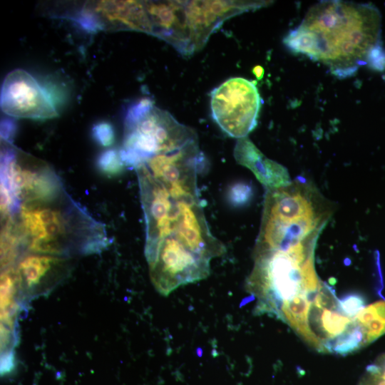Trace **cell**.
<instances>
[{"label": "cell", "mask_w": 385, "mask_h": 385, "mask_svg": "<svg viewBox=\"0 0 385 385\" xmlns=\"http://www.w3.org/2000/svg\"><path fill=\"white\" fill-rule=\"evenodd\" d=\"M339 305L344 314L354 318L358 312L364 307L365 300L358 294H350L339 299Z\"/></svg>", "instance_id": "17"}, {"label": "cell", "mask_w": 385, "mask_h": 385, "mask_svg": "<svg viewBox=\"0 0 385 385\" xmlns=\"http://www.w3.org/2000/svg\"><path fill=\"white\" fill-rule=\"evenodd\" d=\"M252 73L257 80H261L264 76L265 70L261 66L257 65L252 68Z\"/></svg>", "instance_id": "21"}, {"label": "cell", "mask_w": 385, "mask_h": 385, "mask_svg": "<svg viewBox=\"0 0 385 385\" xmlns=\"http://www.w3.org/2000/svg\"><path fill=\"white\" fill-rule=\"evenodd\" d=\"M20 286L16 268H5L1 274V327L14 332V322L19 309L16 297Z\"/></svg>", "instance_id": "11"}, {"label": "cell", "mask_w": 385, "mask_h": 385, "mask_svg": "<svg viewBox=\"0 0 385 385\" xmlns=\"http://www.w3.org/2000/svg\"><path fill=\"white\" fill-rule=\"evenodd\" d=\"M366 64L376 71L385 70V49L381 43L371 50L366 58Z\"/></svg>", "instance_id": "19"}, {"label": "cell", "mask_w": 385, "mask_h": 385, "mask_svg": "<svg viewBox=\"0 0 385 385\" xmlns=\"http://www.w3.org/2000/svg\"><path fill=\"white\" fill-rule=\"evenodd\" d=\"M14 130V123L11 120H4L1 125V139L11 142Z\"/></svg>", "instance_id": "20"}, {"label": "cell", "mask_w": 385, "mask_h": 385, "mask_svg": "<svg viewBox=\"0 0 385 385\" xmlns=\"http://www.w3.org/2000/svg\"><path fill=\"white\" fill-rule=\"evenodd\" d=\"M67 257L30 252L19 260L15 267L21 289L27 292L49 288L68 272Z\"/></svg>", "instance_id": "9"}, {"label": "cell", "mask_w": 385, "mask_h": 385, "mask_svg": "<svg viewBox=\"0 0 385 385\" xmlns=\"http://www.w3.org/2000/svg\"><path fill=\"white\" fill-rule=\"evenodd\" d=\"M1 222V265L4 270L13 266L26 250L16 216L2 219Z\"/></svg>", "instance_id": "12"}, {"label": "cell", "mask_w": 385, "mask_h": 385, "mask_svg": "<svg viewBox=\"0 0 385 385\" xmlns=\"http://www.w3.org/2000/svg\"><path fill=\"white\" fill-rule=\"evenodd\" d=\"M136 171L145 222V255L155 247L168 225L179 222L202 207L199 194L174 195L140 165Z\"/></svg>", "instance_id": "6"}, {"label": "cell", "mask_w": 385, "mask_h": 385, "mask_svg": "<svg viewBox=\"0 0 385 385\" xmlns=\"http://www.w3.org/2000/svg\"><path fill=\"white\" fill-rule=\"evenodd\" d=\"M319 236L255 245L254 266L246 280V289L257 299L256 313L291 324L307 321L316 298L327 285L319 279L314 267Z\"/></svg>", "instance_id": "2"}, {"label": "cell", "mask_w": 385, "mask_h": 385, "mask_svg": "<svg viewBox=\"0 0 385 385\" xmlns=\"http://www.w3.org/2000/svg\"><path fill=\"white\" fill-rule=\"evenodd\" d=\"M16 220L25 250L68 257L97 253L110 242L105 225L64 191L21 205Z\"/></svg>", "instance_id": "3"}, {"label": "cell", "mask_w": 385, "mask_h": 385, "mask_svg": "<svg viewBox=\"0 0 385 385\" xmlns=\"http://www.w3.org/2000/svg\"><path fill=\"white\" fill-rule=\"evenodd\" d=\"M93 135L96 141L102 146H109L114 141L113 127L108 123H100L93 128Z\"/></svg>", "instance_id": "18"}, {"label": "cell", "mask_w": 385, "mask_h": 385, "mask_svg": "<svg viewBox=\"0 0 385 385\" xmlns=\"http://www.w3.org/2000/svg\"><path fill=\"white\" fill-rule=\"evenodd\" d=\"M360 327L366 346L385 334V301L364 307L354 317Z\"/></svg>", "instance_id": "13"}, {"label": "cell", "mask_w": 385, "mask_h": 385, "mask_svg": "<svg viewBox=\"0 0 385 385\" xmlns=\"http://www.w3.org/2000/svg\"><path fill=\"white\" fill-rule=\"evenodd\" d=\"M233 154L237 163L250 170L267 190L292 181L287 168L267 158L248 137L237 139Z\"/></svg>", "instance_id": "10"}, {"label": "cell", "mask_w": 385, "mask_h": 385, "mask_svg": "<svg viewBox=\"0 0 385 385\" xmlns=\"http://www.w3.org/2000/svg\"><path fill=\"white\" fill-rule=\"evenodd\" d=\"M1 108L8 115L48 119L58 115L51 96L27 71L18 68L5 77L1 90Z\"/></svg>", "instance_id": "8"}, {"label": "cell", "mask_w": 385, "mask_h": 385, "mask_svg": "<svg viewBox=\"0 0 385 385\" xmlns=\"http://www.w3.org/2000/svg\"><path fill=\"white\" fill-rule=\"evenodd\" d=\"M252 197V187L245 183H236L228 190L227 199L235 207L248 203Z\"/></svg>", "instance_id": "16"}, {"label": "cell", "mask_w": 385, "mask_h": 385, "mask_svg": "<svg viewBox=\"0 0 385 385\" xmlns=\"http://www.w3.org/2000/svg\"><path fill=\"white\" fill-rule=\"evenodd\" d=\"M359 385H385V354L366 368Z\"/></svg>", "instance_id": "15"}, {"label": "cell", "mask_w": 385, "mask_h": 385, "mask_svg": "<svg viewBox=\"0 0 385 385\" xmlns=\"http://www.w3.org/2000/svg\"><path fill=\"white\" fill-rule=\"evenodd\" d=\"M262 106L260 94L253 81L230 78L210 93L212 116L228 135L247 137L257 124Z\"/></svg>", "instance_id": "7"}, {"label": "cell", "mask_w": 385, "mask_h": 385, "mask_svg": "<svg viewBox=\"0 0 385 385\" xmlns=\"http://www.w3.org/2000/svg\"><path fill=\"white\" fill-rule=\"evenodd\" d=\"M381 18L371 4L323 1L309 9L283 43L292 53L320 61L339 78L353 76L381 43Z\"/></svg>", "instance_id": "1"}, {"label": "cell", "mask_w": 385, "mask_h": 385, "mask_svg": "<svg viewBox=\"0 0 385 385\" xmlns=\"http://www.w3.org/2000/svg\"><path fill=\"white\" fill-rule=\"evenodd\" d=\"M125 166L120 152L108 150L103 153L98 160V167L101 172L109 176L120 173Z\"/></svg>", "instance_id": "14"}, {"label": "cell", "mask_w": 385, "mask_h": 385, "mask_svg": "<svg viewBox=\"0 0 385 385\" xmlns=\"http://www.w3.org/2000/svg\"><path fill=\"white\" fill-rule=\"evenodd\" d=\"M66 191L44 160L1 139V215L16 214L24 202L53 198Z\"/></svg>", "instance_id": "5"}, {"label": "cell", "mask_w": 385, "mask_h": 385, "mask_svg": "<svg viewBox=\"0 0 385 385\" xmlns=\"http://www.w3.org/2000/svg\"><path fill=\"white\" fill-rule=\"evenodd\" d=\"M123 148L125 165L135 168L145 160L197 139L195 131L178 122L148 98L132 106L124 120Z\"/></svg>", "instance_id": "4"}]
</instances>
